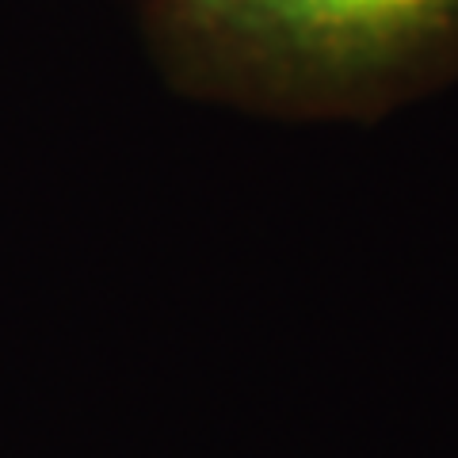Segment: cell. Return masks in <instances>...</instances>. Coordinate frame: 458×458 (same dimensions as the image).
<instances>
[{
  "instance_id": "cell-1",
  "label": "cell",
  "mask_w": 458,
  "mask_h": 458,
  "mask_svg": "<svg viewBox=\"0 0 458 458\" xmlns=\"http://www.w3.org/2000/svg\"><path fill=\"white\" fill-rule=\"evenodd\" d=\"M153 73L191 104L370 126L458 84V0H141Z\"/></svg>"
}]
</instances>
